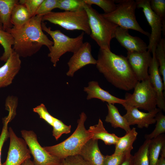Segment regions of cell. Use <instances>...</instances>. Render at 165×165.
I'll return each mask as SVG.
<instances>
[{
	"mask_svg": "<svg viewBox=\"0 0 165 165\" xmlns=\"http://www.w3.org/2000/svg\"><path fill=\"white\" fill-rule=\"evenodd\" d=\"M96 65L107 80L120 90H130L138 82L127 57L115 54L110 49L100 48Z\"/></svg>",
	"mask_w": 165,
	"mask_h": 165,
	"instance_id": "6da1fadb",
	"label": "cell"
},
{
	"mask_svg": "<svg viewBox=\"0 0 165 165\" xmlns=\"http://www.w3.org/2000/svg\"><path fill=\"white\" fill-rule=\"evenodd\" d=\"M43 15H36L25 24L16 28L13 27L7 29L14 39L13 49L20 57H31L38 52L43 46L49 49L53 45L50 40L43 32L42 28Z\"/></svg>",
	"mask_w": 165,
	"mask_h": 165,
	"instance_id": "7a4b0ae2",
	"label": "cell"
},
{
	"mask_svg": "<svg viewBox=\"0 0 165 165\" xmlns=\"http://www.w3.org/2000/svg\"><path fill=\"white\" fill-rule=\"evenodd\" d=\"M86 119V114L82 112L77 121V127L71 136L59 144L44 146L43 148L50 155L61 159L69 156L79 155L82 147L93 136L92 134L84 126Z\"/></svg>",
	"mask_w": 165,
	"mask_h": 165,
	"instance_id": "3957f363",
	"label": "cell"
},
{
	"mask_svg": "<svg viewBox=\"0 0 165 165\" xmlns=\"http://www.w3.org/2000/svg\"><path fill=\"white\" fill-rule=\"evenodd\" d=\"M83 6L88 16L90 36L100 48L110 49L111 41L114 38L115 31L118 26L105 19L92 6L84 2Z\"/></svg>",
	"mask_w": 165,
	"mask_h": 165,
	"instance_id": "277c9868",
	"label": "cell"
},
{
	"mask_svg": "<svg viewBox=\"0 0 165 165\" xmlns=\"http://www.w3.org/2000/svg\"><path fill=\"white\" fill-rule=\"evenodd\" d=\"M41 26L42 30L49 35L53 40V45L49 49L48 56L54 67L56 66L61 56L67 52L74 53L83 43L84 33L83 31L76 37L71 38L60 30H51L43 22H42Z\"/></svg>",
	"mask_w": 165,
	"mask_h": 165,
	"instance_id": "5b68a950",
	"label": "cell"
},
{
	"mask_svg": "<svg viewBox=\"0 0 165 165\" xmlns=\"http://www.w3.org/2000/svg\"><path fill=\"white\" fill-rule=\"evenodd\" d=\"M116 7L113 12L108 13H102V16L111 22L122 28L132 29L148 36L150 34L144 31L140 26L136 17L137 8L135 1L134 0H115Z\"/></svg>",
	"mask_w": 165,
	"mask_h": 165,
	"instance_id": "8992f818",
	"label": "cell"
},
{
	"mask_svg": "<svg viewBox=\"0 0 165 165\" xmlns=\"http://www.w3.org/2000/svg\"><path fill=\"white\" fill-rule=\"evenodd\" d=\"M47 21L68 30H82L90 34L88 16L84 9L75 11L51 12L43 16L42 21Z\"/></svg>",
	"mask_w": 165,
	"mask_h": 165,
	"instance_id": "52a82bcc",
	"label": "cell"
},
{
	"mask_svg": "<svg viewBox=\"0 0 165 165\" xmlns=\"http://www.w3.org/2000/svg\"><path fill=\"white\" fill-rule=\"evenodd\" d=\"M133 93H127L125 95L124 105L143 109L148 112L156 108V93L149 78L138 82L134 88Z\"/></svg>",
	"mask_w": 165,
	"mask_h": 165,
	"instance_id": "ba28073f",
	"label": "cell"
},
{
	"mask_svg": "<svg viewBox=\"0 0 165 165\" xmlns=\"http://www.w3.org/2000/svg\"><path fill=\"white\" fill-rule=\"evenodd\" d=\"M137 8L142 9V11L151 29L149 37L148 50L152 53L161 39L163 31L165 34V23L156 14L150 7V0H136Z\"/></svg>",
	"mask_w": 165,
	"mask_h": 165,
	"instance_id": "9c48e42d",
	"label": "cell"
},
{
	"mask_svg": "<svg viewBox=\"0 0 165 165\" xmlns=\"http://www.w3.org/2000/svg\"><path fill=\"white\" fill-rule=\"evenodd\" d=\"M21 133L33 157L34 165H59L62 159L50 155L42 147L33 131L22 130Z\"/></svg>",
	"mask_w": 165,
	"mask_h": 165,
	"instance_id": "30bf717a",
	"label": "cell"
},
{
	"mask_svg": "<svg viewBox=\"0 0 165 165\" xmlns=\"http://www.w3.org/2000/svg\"><path fill=\"white\" fill-rule=\"evenodd\" d=\"M10 143L7 158L2 165H21L31 157L25 140L18 137L11 127L8 129Z\"/></svg>",
	"mask_w": 165,
	"mask_h": 165,
	"instance_id": "8fae6325",
	"label": "cell"
},
{
	"mask_svg": "<svg viewBox=\"0 0 165 165\" xmlns=\"http://www.w3.org/2000/svg\"><path fill=\"white\" fill-rule=\"evenodd\" d=\"M97 60L91 54V47L88 42H83L71 57L67 64L69 67L67 76L72 77L75 73L84 66L90 64L96 65Z\"/></svg>",
	"mask_w": 165,
	"mask_h": 165,
	"instance_id": "7c38bea8",
	"label": "cell"
},
{
	"mask_svg": "<svg viewBox=\"0 0 165 165\" xmlns=\"http://www.w3.org/2000/svg\"><path fill=\"white\" fill-rule=\"evenodd\" d=\"M150 52H127V58L138 82L149 78L148 69L152 59Z\"/></svg>",
	"mask_w": 165,
	"mask_h": 165,
	"instance_id": "4fadbf2b",
	"label": "cell"
},
{
	"mask_svg": "<svg viewBox=\"0 0 165 165\" xmlns=\"http://www.w3.org/2000/svg\"><path fill=\"white\" fill-rule=\"evenodd\" d=\"M127 111L123 116L129 125H136L138 127L142 128H148L150 125L156 123L155 116L161 111L156 108L155 110L148 112L139 111L138 108L124 105H123Z\"/></svg>",
	"mask_w": 165,
	"mask_h": 165,
	"instance_id": "5bb4252c",
	"label": "cell"
},
{
	"mask_svg": "<svg viewBox=\"0 0 165 165\" xmlns=\"http://www.w3.org/2000/svg\"><path fill=\"white\" fill-rule=\"evenodd\" d=\"M155 50L152 52V57L148 69L149 79L155 90L157 96L158 108L161 111H165V99L163 91L165 90L159 70V64L156 58Z\"/></svg>",
	"mask_w": 165,
	"mask_h": 165,
	"instance_id": "9a60e30c",
	"label": "cell"
},
{
	"mask_svg": "<svg viewBox=\"0 0 165 165\" xmlns=\"http://www.w3.org/2000/svg\"><path fill=\"white\" fill-rule=\"evenodd\" d=\"M20 56L13 50L5 63L0 67V88L11 84L21 66Z\"/></svg>",
	"mask_w": 165,
	"mask_h": 165,
	"instance_id": "2e32d148",
	"label": "cell"
},
{
	"mask_svg": "<svg viewBox=\"0 0 165 165\" xmlns=\"http://www.w3.org/2000/svg\"><path fill=\"white\" fill-rule=\"evenodd\" d=\"M114 38L127 52H143L148 50L146 44L140 38L130 35L128 30L118 26L115 31Z\"/></svg>",
	"mask_w": 165,
	"mask_h": 165,
	"instance_id": "e0dca14e",
	"label": "cell"
},
{
	"mask_svg": "<svg viewBox=\"0 0 165 165\" xmlns=\"http://www.w3.org/2000/svg\"><path fill=\"white\" fill-rule=\"evenodd\" d=\"M84 91L87 94L88 100L96 98L102 101L114 105L117 103L123 105L125 102V99L119 98L110 94L108 91L102 89L98 82L91 81L89 82L88 86L84 88Z\"/></svg>",
	"mask_w": 165,
	"mask_h": 165,
	"instance_id": "ac0fdd59",
	"label": "cell"
},
{
	"mask_svg": "<svg viewBox=\"0 0 165 165\" xmlns=\"http://www.w3.org/2000/svg\"><path fill=\"white\" fill-rule=\"evenodd\" d=\"M79 155L92 165H103L105 156L100 150L97 140H89L82 147Z\"/></svg>",
	"mask_w": 165,
	"mask_h": 165,
	"instance_id": "d6986e66",
	"label": "cell"
},
{
	"mask_svg": "<svg viewBox=\"0 0 165 165\" xmlns=\"http://www.w3.org/2000/svg\"><path fill=\"white\" fill-rule=\"evenodd\" d=\"M88 130L93 134L92 139L101 140L106 145H115L119 138L115 134L109 133L106 130L100 119L97 124L90 126Z\"/></svg>",
	"mask_w": 165,
	"mask_h": 165,
	"instance_id": "ffe728a7",
	"label": "cell"
},
{
	"mask_svg": "<svg viewBox=\"0 0 165 165\" xmlns=\"http://www.w3.org/2000/svg\"><path fill=\"white\" fill-rule=\"evenodd\" d=\"M108 114L106 116L105 121L110 123L114 128H119L123 129L127 132L131 129L124 117L119 113L118 108L111 104H107Z\"/></svg>",
	"mask_w": 165,
	"mask_h": 165,
	"instance_id": "44dd1931",
	"label": "cell"
},
{
	"mask_svg": "<svg viewBox=\"0 0 165 165\" xmlns=\"http://www.w3.org/2000/svg\"><path fill=\"white\" fill-rule=\"evenodd\" d=\"M138 133L133 127L122 137H119L115 145L113 153L119 154L130 153L133 149V144L137 138Z\"/></svg>",
	"mask_w": 165,
	"mask_h": 165,
	"instance_id": "7402d4cb",
	"label": "cell"
},
{
	"mask_svg": "<svg viewBox=\"0 0 165 165\" xmlns=\"http://www.w3.org/2000/svg\"><path fill=\"white\" fill-rule=\"evenodd\" d=\"M19 1L17 0H0V18L4 30L13 27L11 21V15L14 6Z\"/></svg>",
	"mask_w": 165,
	"mask_h": 165,
	"instance_id": "603a6c76",
	"label": "cell"
},
{
	"mask_svg": "<svg viewBox=\"0 0 165 165\" xmlns=\"http://www.w3.org/2000/svg\"><path fill=\"white\" fill-rule=\"evenodd\" d=\"M26 7L18 3L14 6L12 11L11 21L13 27L19 28L27 23L31 19Z\"/></svg>",
	"mask_w": 165,
	"mask_h": 165,
	"instance_id": "cb8c5ba5",
	"label": "cell"
},
{
	"mask_svg": "<svg viewBox=\"0 0 165 165\" xmlns=\"http://www.w3.org/2000/svg\"><path fill=\"white\" fill-rule=\"evenodd\" d=\"M165 144V136L163 134L151 140L148 149L149 165H156L161 149Z\"/></svg>",
	"mask_w": 165,
	"mask_h": 165,
	"instance_id": "d4e9b609",
	"label": "cell"
},
{
	"mask_svg": "<svg viewBox=\"0 0 165 165\" xmlns=\"http://www.w3.org/2000/svg\"><path fill=\"white\" fill-rule=\"evenodd\" d=\"M0 44L4 50L0 60L6 62L13 51L12 46L14 44V39L11 34L6 31L0 29Z\"/></svg>",
	"mask_w": 165,
	"mask_h": 165,
	"instance_id": "484cf974",
	"label": "cell"
},
{
	"mask_svg": "<svg viewBox=\"0 0 165 165\" xmlns=\"http://www.w3.org/2000/svg\"><path fill=\"white\" fill-rule=\"evenodd\" d=\"M155 54L159 64L160 73L165 86V40L164 38H161L157 45Z\"/></svg>",
	"mask_w": 165,
	"mask_h": 165,
	"instance_id": "4316f807",
	"label": "cell"
},
{
	"mask_svg": "<svg viewBox=\"0 0 165 165\" xmlns=\"http://www.w3.org/2000/svg\"><path fill=\"white\" fill-rule=\"evenodd\" d=\"M150 141L145 140L133 156V165H149L148 149Z\"/></svg>",
	"mask_w": 165,
	"mask_h": 165,
	"instance_id": "83f0119b",
	"label": "cell"
},
{
	"mask_svg": "<svg viewBox=\"0 0 165 165\" xmlns=\"http://www.w3.org/2000/svg\"><path fill=\"white\" fill-rule=\"evenodd\" d=\"M161 111L159 112L155 116L156 124L155 128L150 134L145 135L146 140H151L165 132V116Z\"/></svg>",
	"mask_w": 165,
	"mask_h": 165,
	"instance_id": "f1b7e54d",
	"label": "cell"
},
{
	"mask_svg": "<svg viewBox=\"0 0 165 165\" xmlns=\"http://www.w3.org/2000/svg\"><path fill=\"white\" fill-rule=\"evenodd\" d=\"M83 0H58L57 8L73 11L84 9Z\"/></svg>",
	"mask_w": 165,
	"mask_h": 165,
	"instance_id": "f546056e",
	"label": "cell"
},
{
	"mask_svg": "<svg viewBox=\"0 0 165 165\" xmlns=\"http://www.w3.org/2000/svg\"><path fill=\"white\" fill-rule=\"evenodd\" d=\"M86 4L92 6L94 4L101 8L105 13H108L114 11L116 7L114 0H83Z\"/></svg>",
	"mask_w": 165,
	"mask_h": 165,
	"instance_id": "4dcf8cb0",
	"label": "cell"
},
{
	"mask_svg": "<svg viewBox=\"0 0 165 165\" xmlns=\"http://www.w3.org/2000/svg\"><path fill=\"white\" fill-rule=\"evenodd\" d=\"M53 135L57 140L61 135L64 134H67L70 132L71 126H67L61 120L54 117L53 125Z\"/></svg>",
	"mask_w": 165,
	"mask_h": 165,
	"instance_id": "1f68e13d",
	"label": "cell"
},
{
	"mask_svg": "<svg viewBox=\"0 0 165 165\" xmlns=\"http://www.w3.org/2000/svg\"><path fill=\"white\" fill-rule=\"evenodd\" d=\"M150 5L151 9L165 23V0H151Z\"/></svg>",
	"mask_w": 165,
	"mask_h": 165,
	"instance_id": "d6a6232c",
	"label": "cell"
},
{
	"mask_svg": "<svg viewBox=\"0 0 165 165\" xmlns=\"http://www.w3.org/2000/svg\"><path fill=\"white\" fill-rule=\"evenodd\" d=\"M58 0H43L37 11L36 15H44L52 12L53 9L57 8Z\"/></svg>",
	"mask_w": 165,
	"mask_h": 165,
	"instance_id": "836d02e7",
	"label": "cell"
},
{
	"mask_svg": "<svg viewBox=\"0 0 165 165\" xmlns=\"http://www.w3.org/2000/svg\"><path fill=\"white\" fill-rule=\"evenodd\" d=\"M130 153L115 154L105 156L103 165H119Z\"/></svg>",
	"mask_w": 165,
	"mask_h": 165,
	"instance_id": "e575fe53",
	"label": "cell"
},
{
	"mask_svg": "<svg viewBox=\"0 0 165 165\" xmlns=\"http://www.w3.org/2000/svg\"><path fill=\"white\" fill-rule=\"evenodd\" d=\"M33 110L34 112L37 113L39 115L40 118L52 126L54 117L49 113L43 104H41L34 108Z\"/></svg>",
	"mask_w": 165,
	"mask_h": 165,
	"instance_id": "d590c367",
	"label": "cell"
},
{
	"mask_svg": "<svg viewBox=\"0 0 165 165\" xmlns=\"http://www.w3.org/2000/svg\"><path fill=\"white\" fill-rule=\"evenodd\" d=\"M43 0H20L19 3L23 5L28 10L31 17L36 15L40 6Z\"/></svg>",
	"mask_w": 165,
	"mask_h": 165,
	"instance_id": "8d00e7d4",
	"label": "cell"
},
{
	"mask_svg": "<svg viewBox=\"0 0 165 165\" xmlns=\"http://www.w3.org/2000/svg\"><path fill=\"white\" fill-rule=\"evenodd\" d=\"M59 165H92L85 160L80 155L68 156L61 160Z\"/></svg>",
	"mask_w": 165,
	"mask_h": 165,
	"instance_id": "74e56055",
	"label": "cell"
},
{
	"mask_svg": "<svg viewBox=\"0 0 165 165\" xmlns=\"http://www.w3.org/2000/svg\"><path fill=\"white\" fill-rule=\"evenodd\" d=\"M10 122L9 119L6 117L3 119V126L0 135V165H2L1 163V153L2 148L4 142L9 138L8 124Z\"/></svg>",
	"mask_w": 165,
	"mask_h": 165,
	"instance_id": "f35d334b",
	"label": "cell"
},
{
	"mask_svg": "<svg viewBox=\"0 0 165 165\" xmlns=\"http://www.w3.org/2000/svg\"><path fill=\"white\" fill-rule=\"evenodd\" d=\"M12 97H8L6 101V108L9 111L8 116L12 120L16 115V110L17 105V100L15 97L12 100Z\"/></svg>",
	"mask_w": 165,
	"mask_h": 165,
	"instance_id": "ab89813d",
	"label": "cell"
},
{
	"mask_svg": "<svg viewBox=\"0 0 165 165\" xmlns=\"http://www.w3.org/2000/svg\"><path fill=\"white\" fill-rule=\"evenodd\" d=\"M119 165H133V156L131 154L128 155Z\"/></svg>",
	"mask_w": 165,
	"mask_h": 165,
	"instance_id": "60d3db41",
	"label": "cell"
},
{
	"mask_svg": "<svg viewBox=\"0 0 165 165\" xmlns=\"http://www.w3.org/2000/svg\"><path fill=\"white\" fill-rule=\"evenodd\" d=\"M156 165H165V156H160Z\"/></svg>",
	"mask_w": 165,
	"mask_h": 165,
	"instance_id": "b9f144b4",
	"label": "cell"
},
{
	"mask_svg": "<svg viewBox=\"0 0 165 165\" xmlns=\"http://www.w3.org/2000/svg\"><path fill=\"white\" fill-rule=\"evenodd\" d=\"M21 165H34L32 161L30 158H28L25 160Z\"/></svg>",
	"mask_w": 165,
	"mask_h": 165,
	"instance_id": "7bdbcfd3",
	"label": "cell"
},
{
	"mask_svg": "<svg viewBox=\"0 0 165 165\" xmlns=\"http://www.w3.org/2000/svg\"><path fill=\"white\" fill-rule=\"evenodd\" d=\"M0 29H3V25L0 18Z\"/></svg>",
	"mask_w": 165,
	"mask_h": 165,
	"instance_id": "ee69618b",
	"label": "cell"
},
{
	"mask_svg": "<svg viewBox=\"0 0 165 165\" xmlns=\"http://www.w3.org/2000/svg\"></svg>",
	"mask_w": 165,
	"mask_h": 165,
	"instance_id": "f6af8a7d",
	"label": "cell"
}]
</instances>
